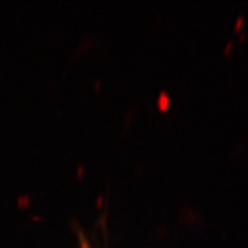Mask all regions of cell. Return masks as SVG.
I'll return each mask as SVG.
<instances>
[{
    "label": "cell",
    "instance_id": "1",
    "mask_svg": "<svg viewBox=\"0 0 248 248\" xmlns=\"http://www.w3.org/2000/svg\"><path fill=\"white\" fill-rule=\"evenodd\" d=\"M78 248H93L89 239L82 232H80V234H78Z\"/></svg>",
    "mask_w": 248,
    "mask_h": 248
}]
</instances>
